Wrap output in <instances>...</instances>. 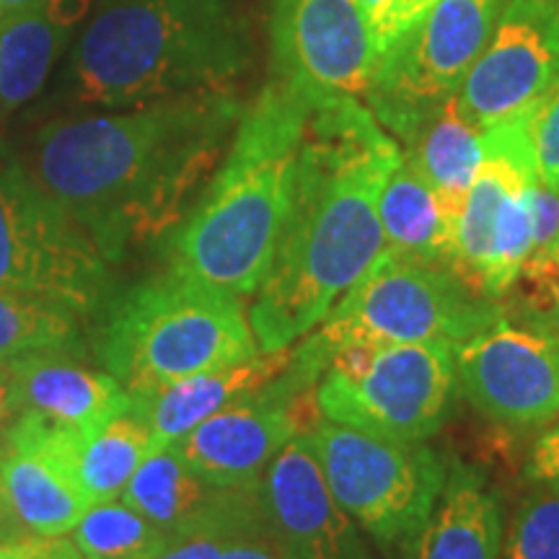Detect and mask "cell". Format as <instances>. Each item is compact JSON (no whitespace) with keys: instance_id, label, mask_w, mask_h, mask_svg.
<instances>
[{"instance_id":"1","label":"cell","mask_w":559,"mask_h":559,"mask_svg":"<svg viewBox=\"0 0 559 559\" xmlns=\"http://www.w3.org/2000/svg\"><path fill=\"white\" fill-rule=\"evenodd\" d=\"M241 111L230 91H210L55 122L37 135L32 171L104 260L120 262L190 213Z\"/></svg>"},{"instance_id":"2","label":"cell","mask_w":559,"mask_h":559,"mask_svg":"<svg viewBox=\"0 0 559 559\" xmlns=\"http://www.w3.org/2000/svg\"><path fill=\"white\" fill-rule=\"evenodd\" d=\"M400 160V140L362 102L311 104L288 223L267 275L247 304L262 353L304 340L381 260L386 239L379 198Z\"/></svg>"},{"instance_id":"3","label":"cell","mask_w":559,"mask_h":559,"mask_svg":"<svg viewBox=\"0 0 559 559\" xmlns=\"http://www.w3.org/2000/svg\"><path fill=\"white\" fill-rule=\"evenodd\" d=\"M311 104L275 75L241 111L218 169L166 236L169 270L243 300L254 296L288 223Z\"/></svg>"},{"instance_id":"4","label":"cell","mask_w":559,"mask_h":559,"mask_svg":"<svg viewBox=\"0 0 559 559\" xmlns=\"http://www.w3.org/2000/svg\"><path fill=\"white\" fill-rule=\"evenodd\" d=\"M249 58L230 0H107L75 45L70 83L83 104L128 109L228 91Z\"/></svg>"},{"instance_id":"5","label":"cell","mask_w":559,"mask_h":559,"mask_svg":"<svg viewBox=\"0 0 559 559\" xmlns=\"http://www.w3.org/2000/svg\"><path fill=\"white\" fill-rule=\"evenodd\" d=\"M260 353L243 298L174 270L122 293L99 337L104 368L130 396Z\"/></svg>"},{"instance_id":"6","label":"cell","mask_w":559,"mask_h":559,"mask_svg":"<svg viewBox=\"0 0 559 559\" xmlns=\"http://www.w3.org/2000/svg\"><path fill=\"white\" fill-rule=\"evenodd\" d=\"M500 317V300L474 290L453 270L402 260L386 249L340 304L293 345L288 368L300 383L317 389L332 355L353 342L459 345Z\"/></svg>"},{"instance_id":"7","label":"cell","mask_w":559,"mask_h":559,"mask_svg":"<svg viewBox=\"0 0 559 559\" xmlns=\"http://www.w3.org/2000/svg\"><path fill=\"white\" fill-rule=\"evenodd\" d=\"M456 391V345L353 342L332 355L313 391L319 417L391 440H428Z\"/></svg>"},{"instance_id":"8","label":"cell","mask_w":559,"mask_h":559,"mask_svg":"<svg viewBox=\"0 0 559 559\" xmlns=\"http://www.w3.org/2000/svg\"><path fill=\"white\" fill-rule=\"evenodd\" d=\"M334 500L381 547L404 544L428 521L445 464L425 440H391L317 419L306 432Z\"/></svg>"},{"instance_id":"9","label":"cell","mask_w":559,"mask_h":559,"mask_svg":"<svg viewBox=\"0 0 559 559\" xmlns=\"http://www.w3.org/2000/svg\"><path fill=\"white\" fill-rule=\"evenodd\" d=\"M0 285L88 313L111 288L109 262L0 140Z\"/></svg>"},{"instance_id":"10","label":"cell","mask_w":559,"mask_h":559,"mask_svg":"<svg viewBox=\"0 0 559 559\" xmlns=\"http://www.w3.org/2000/svg\"><path fill=\"white\" fill-rule=\"evenodd\" d=\"M506 0H436L381 55L366 107L404 143L425 117L456 96L492 34Z\"/></svg>"},{"instance_id":"11","label":"cell","mask_w":559,"mask_h":559,"mask_svg":"<svg viewBox=\"0 0 559 559\" xmlns=\"http://www.w3.org/2000/svg\"><path fill=\"white\" fill-rule=\"evenodd\" d=\"M275 75L319 99H358L381 66L366 11L358 0H272Z\"/></svg>"},{"instance_id":"12","label":"cell","mask_w":559,"mask_h":559,"mask_svg":"<svg viewBox=\"0 0 559 559\" xmlns=\"http://www.w3.org/2000/svg\"><path fill=\"white\" fill-rule=\"evenodd\" d=\"M313 391L285 368L270 383L181 436L171 449L187 469L210 485L260 487L270 461L317 423H311V412L317 409Z\"/></svg>"},{"instance_id":"13","label":"cell","mask_w":559,"mask_h":559,"mask_svg":"<svg viewBox=\"0 0 559 559\" xmlns=\"http://www.w3.org/2000/svg\"><path fill=\"white\" fill-rule=\"evenodd\" d=\"M456 383L495 423L544 428L559 417V334L495 319L456 345Z\"/></svg>"},{"instance_id":"14","label":"cell","mask_w":559,"mask_h":559,"mask_svg":"<svg viewBox=\"0 0 559 559\" xmlns=\"http://www.w3.org/2000/svg\"><path fill=\"white\" fill-rule=\"evenodd\" d=\"M559 79V0H506L492 34L456 91L481 130L513 120Z\"/></svg>"},{"instance_id":"15","label":"cell","mask_w":559,"mask_h":559,"mask_svg":"<svg viewBox=\"0 0 559 559\" xmlns=\"http://www.w3.org/2000/svg\"><path fill=\"white\" fill-rule=\"evenodd\" d=\"M260 492L290 559H368L358 523L334 500L306 432L270 461Z\"/></svg>"},{"instance_id":"16","label":"cell","mask_w":559,"mask_h":559,"mask_svg":"<svg viewBox=\"0 0 559 559\" xmlns=\"http://www.w3.org/2000/svg\"><path fill=\"white\" fill-rule=\"evenodd\" d=\"M21 407L94 436L130 407V394L109 370L79 360V349H47L11 358Z\"/></svg>"},{"instance_id":"17","label":"cell","mask_w":559,"mask_h":559,"mask_svg":"<svg viewBox=\"0 0 559 559\" xmlns=\"http://www.w3.org/2000/svg\"><path fill=\"white\" fill-rule=\"evenodd\" d=\"M506 521L485 474L451 461L428 521L409 536L404 559H500Z\"/></svg>"},{"instance_id":"18","label":"cell","mask_w":559,"mask_h":559,"mask_svg":"<svg viewBox=\"0 0 559 559\" xmlns=\"http://www.w3.org/2000/svg\"><path fill=\"white\" fill-rule=\"evenodd\" d=\"M293 347L277 353H260L254 358L234 362L166 383L145 396H130V404L151 425V451L177 443L215 412L241 400L290 366Z\"/></svg>"},{"instance_id":"19","label":"cell","mask_w":559,"mask_h":559,"mask_svg":"<svg viewBox=\"0 0 559 559\" xmlns=\"http://www.w3.org/2000/svg\"><path fill=\"white\" fill-rule=\"evenodd\" d=\"M88 0H34L0 16V109L11 111L45 86L70 26Z\"/></svg>"},{"instance_id":"20","label":"cell","mask_w":559,"mask_h":559,"mask_svg":"<svg viewBox=\"0 0 559 559\" xmlns=\"http://www.w3.org/2000/svg\"><path fill=\"white\" fill-rule=\"evenodd\" d=\"M379 218L391 254L430 267L453 270L456 223L445 213L428 179L404 153L381 190Z\"/></svg>"},{"instance_id":"21","label":"cell","mask_w":559,"mask_h":559,"mask_svg":"<svg viewBox=\"0 0 559 559\" xmlns=\"http://www.w3.org/2000/svg\"><path fill=\"white\" fill-rule=\"evenodd\" d=\"M0 474L21 528L39 536H66L94 506L79 472L37 449L0 443Z\"/></svg>"},{"instance_id":"22","label":"cell","mask_w":559,"mask_h":559,"mask_svg":"<svg viewBox=\"0 0 559 559\" xmlns=\"http://www.w3.org/2000/svg\"><path fill=\"white\" fill-rule=\"evenodd\" d=\"M400 145L456 223L485 158V130L477 128L461 111L456 96H451Z\"/></svg>"},{"instance_id":"23","label":"cell","mask_w":559,"mask_h":559,"mask_svg":"<svg viewBox=\"0 0 559 559\" xmlns=\"http://www.w3.org/2000/svg\"><path fill=\"white\" fill-rule=\"evenodd\" d=\"M243 489L210 485L187 469L171 445H164L145 456L120 500L151 523H156L158 528H164L166 534H174V531L190 528L194 523L221 513L239 498Z\"/></svg>"},{"instance_id":"24","label":"cell","mask_w":559,"mask_h":559,"mask_svg":"<svg viewBox=\"0 0 559 559\" xmlns=\"http://www.w3.org/2000/svg\"><path fill=\"white\" fill-rule=\"evenodd\" d=\"M151 425L132 404L86 438L79 459V474L88 500L107 502L122 498L132 474L151 453Z\"/></svg>"},{"instance_id":"25","label":"cell","mask_w":559,"mask_h":559,"mask_svg":"<svg viewBox=\"0 0 559 559\" xmlns=\"http://www.w3.org/2000/svg\"><path fill=\"white\" fill-rule=\"evenodd\" d=\"M70 306L37 293L0 285V360L47 349H79V330Z\"/></svg>"},{"instance_id":"26","label":"cell","mask_w":559,"mask_h":559,"mask_svg":"<svg viewBox=\"0 0 559 559\" xmlns=\"http://www.w3.org/2000/svg\"><path fill=\"white\" fill-rule=\"evenodd\" d=\"M70 534L86 559H145L169 539L120 498L94 502Z\"/></svg>"},{"instance_id":"27","label":"cell","mask_w":559,"mask_h":559,"mask_svg":"<svg viewBox=\"0 0 559 559\" xmlns=\"http://www.w3.org/2000/svg\"><path fill=\"white\" fill-rule=\"evenodd\" d=\"M502 317L515 324L559 334V239L528 254L519 277L500 298Z\"/></svg>"},{"instance_id":"28","label":"cell","mask_w":559,"mask_h":559,"mask_svg":"<svg viewBox=\"0 0 559 559\" xmlns=\"http://www.w3.org/2000/svg\"><path fill=\"white\" fill-rule=\"evenodd\" d=\"M500 559H559V492L534 489L510 519Z\"/></svg>"},{"instance_id":"29","label":"cell","mask_w":559,"mask_h":559,"mask_svg":"<svg viewBox=\"0 0 559 559\" xmlns=\"http://www.w3.org/2000/svg\"><path fill=\"white\" fill-rule=\"evenodd\" d=\"M257 489L260 487L243 489L239 498L230 502L228 508H223L221 513L210 515V519L194 523L190 528L174 531L169 539L164 542V547L145 559H221L236 515H239V510L247 506Z\"/></svg>"},{"instance_id":"30","label":"cell","mask_w":559,"mask_h":559,"mask_svg":"<svg viewBox=\"0 0 559 559\" xmlns=\"http://www.w3.org/2000/svg\"><path fill=\"white\" fill-rule=\"evenodd\" d=\"M221 559H290L280 544L275 528L270 526L260 489L251 495V500L236 515Z\"/></svg>"},{"instance_id":"31","label":"cell","mask_w":559,"mask_h":559,"mask_svg":"<svg viewBox=\"0 0 559 559\" xmlns=\"http://www.w3.org/2000/svg\"><path fill=\"white\" fill-rule=\"evenodd\" d=\"M531 148L542 181L559 187V79L534 104L528 117Z\"/></svg>"},{"instance_id":"32","label":"cell","mask_w":559,"mask_h":559,"mask_svg":"<svg viewBox=\"0 0 559 559\" xmlns=\"http://www.w3.org/2000/svg\"><path fill=\"white\" fill-rule=\"evenodd\" d=\"M358 3L366 11L376 45H379V52L383 55L425 16V11L436 0H358Z\"/></svg>"},{"instance_id":"33","label":"cell","mask_w":559,"mask_h":559,"mask_svg":"<svg viewBox=\"0 0 559 559\" xmlns=\"http://www.w3.org/2000/svg\"><path fill=\"white\" fill-rule=\"evenodd\" d=\"M528 210H531V254L549 249L559 239V187L536 179L528 187Z\"/></svg>"},{"instance_id":"34","label":"cell","mask_w":559,"mask_h":559,"mask_svg":"<svg viewBox=\"0 0 559 559\" xmlns=\"http://www.w3.org/2000/svg\"><path fill=\"white\" fill-rule=\"evenodd\" d=\"M0 559H86L73 536H39L21 531L0 542Z\"/></svg>"},{"instance_id":"35","label":"cell","mask_w":559,"mask_h":559,"mask_svg":"<svg viewBox=\"0 0 559 559\" xmlns=\"http://www.w3.org/2000/svg\"><path fill=\"white\" fill-rule=\"evenodd\" d=\"M523 477L534 489H557L559 492V419L549 423L534 445H531Z\"/></svg>"},{"instance_id":"36","label":"cell","mask_w":559,"mask_h":559,"mask_svg":"<svg viewBox=\"0 0 559 559\" xmlns=\"http://www.w3.org/2000/svg\"><path fill=\"white\" fill-rule=\"evenodd\" d=\"M21 412L24 407H21L16 376H13L9 360H0V440L5 438V432L11 430Z\"/></svg>"},{"instance_id":"37","label":"cell","mask_w":559,"mask_h":559,"mask_svg":"<svg viewBox=\"0 0 559 559\" xmlns=\"http://www.w3.org/2000/svg\"><path fill=\"white\" fill-rule=\"evenodd\" d=\"M21 523L16 521V513H13L11 500H9V489L3 485V474H0V542L11 539V536L21 534Z\"/></svg>"},{"instance_id":"38","label":"cell","mask_w":559,"mask_h":559,"mask_svg":"<svg viewBox=\"0 0 559 559\" xmlns=\"http://www.w3.org/2000/svg\"><path fill=\"white\" fill-rule=\"evenodd\" d=\"M32 3H34V0H0V16L24 9V5H32Z\"/></svg>"}]
</instances>
